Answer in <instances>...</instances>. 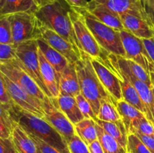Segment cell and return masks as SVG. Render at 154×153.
Returning <instances> with one entry per match:
<instances>
[{
  "mask_svg": "<svg viewBox=\"0 0 154 153\" xmlns=\"http://www.w3.org/2000/svg\"><path fill=\"white\" fill-rule=\"evenodd\" d=\"M9 112L14 121L27 133L37 136L61 152L70 153L66 140L45 118L30 113L14 104Z\"/></svg>",
  "mask_w": 154,
  "mask_h": 153,
  "instance_id": "1",
  "label": "cell"
},
{
  "mask_svg": "<svg viewBox=\"0 0 154 153\" xmlns=\"http://www.w3.org/2000/svg\"><path fill=\"white\" fill-rule=\"evenodd\" d=\"M70 10L71 6L65 0H56L54 2L38 9L35 14L44 26L64 38L78 52H81L69 15Z\"/></svg>",
  "mask_w": 154,
  "mask_h": 153,
  "instance_id": "2",
  "label": "cell"
},
{
  "mask_svg": "<svg viewBox=\"0 0 154 153\" xmlns=\"http://www.w3.org/2000/svg\"><path fill=\"white\" fill-rule=\"evenodd\" d=\"M75 64L81 94L90 102L97 116L102 100L110 98L112 96L110 95L99 80L88 54L81 51V58Z\"/></svg>",
  "mask_w": 154,
  "mask_h": 153,
  "instance_id": "3",
  "label": "cell"
},
{
  "mask_svg": "<svg viewBox=\"0 0 154 153\" xmlns=\"http://www.w3.org/2000/svg\"><path fill=\"white\" fill-rule=\"evenodd\" d=\"M72 8L84 16L86 25L102 49L108 53L126 57L119 31L100 22L86 8Z\"/></svg>",
  "mask_w": 154,
  "mask_h": 153,
  "instance_id": "4",
  "label": "cell"
},
{
  "mask_svg": "<svg viewBox=\"0 0 154 153\" xmlns=\"http://www.w3.org/2000/svg\"><path fill=\"white\" fill-rule=\"evenodd\" d=\"M69 15L73 24L75 34L81 46V51L85 52L90 57L101 62L108 66L109 68L115 71V69L114 68L108 58L109 53L102 49L96 41L94 36L86 25L84 16L72 7L69 11Z\"/></svg>",
  "mask_w": 154,
  "mask_h": 153,
  "instance_id": "5",
  "label": "cell"
},
{
  "mask_svg": "<svg viewBox=\"0 0 154 153\" xmlns=\"http://www.w3.org/2000/svg\"><path fill=\"white\" fill-rule=\"evenodd\" d=\"M8 16L14 45L42 38V22L35 13L20 12Z\"/></svg>",
  "mask_w": 154,
  "mask_h": 153,
  "instance_id": "6",
  "label": "cell"
},
{
  "mask_svg": "<svg viewBox=\"0 0 154 153\" xmlns=\"http://www.w3.org/2000/svg\"><path fill=\"white\" fill-rule=\"evenodd\" d=\"M14 46L17 58L21 63L24 70L34 80L43 92L48 97L51 98V93L47 88L41 74L37 40H29Z\"/></svg>",
  "mask_w": 154,
  "mask_h": 153,
  "instance_id": "7",
  "label": "cell"
},
{
  "mask_svg": "<svg viewBox=\"0 0 154 153\" xmlns=\"http://www.w3.org/2000/svg\"><path fill=\"white\" fill-rule=\"evenodd\" d=\"M0 71L26 90L29 94L34 96L42 102L48 97L34 80L24 70L17 58L0 61Z\"/></svg>",
  "mask_w": 154,
  "mask_h": 153,
  "instance_id": "8",
  "label": "cell"
},
{
  "mask_svg": "<svg viewBox=\"0 0 154 153\" xmlns=\"http://www.w3.org/2000/svg\"><path fill=\"white\" fill-rule=\"evenodd\" d=\"M119 32L126 52V58L138 63L147 73L154 71V63L144 46L142 39L136 37L126 29L119 31Z\"/></svg>",
  "mask_w": 154,
  "mask_h": 153,
  "instance_id": "9",
  "label": "cell"
},
{
  "mask_svg": "<svg viewBox=\"0 0 154 153\" xmlns=\"http://www.w3.org/2000/svg\"><path fill=\"white\" fill-rule=\"evenodd\" d=\"M3 76L5 81L8 91L14 104L21 109L29 112L30 113L44 118L45 112L42 106V102L34 96L29 94L26 90L9 79L4 74Z\"/></svg>",
  "mask_w": 154,
  "mask_h": 153,
  "instance_id": "10",
  "label": "cell"
},
{
  "mask_svg": "<svg viewBox=\"0 0 154 153\" xmlns=\"http://www.w3.org/2000/svg\"><path fill=\"white\" fill-rule=\"evenodd\" d=\"M45 117L44 118L62 135L67 142L75 134V125L66 115L54 105L51 98L47 97L42 102Z\"/></svg>",
  "mask_w": 154,
  "mask_h": 153,
  "instance_id": "11",
  "label": "cell"
},
{
  "mask_svg": "<svg viewBox=\"0 0 154 153\" xmlns=\"http://www.w3.org/2000/svg\"><path fill=\"white\" fill-rule=\"evenodd\" d=\"M124 29L141 39L154 37V26L150 16L144 17L138 14L125 13L120 15Z\"/></svg>",
  "mask_w": 154,
  "mask_h": 153,
  "instance_id": "12",
  "label": "cell"
},
{
  "mask_svg": "<svg viewBox=\"0 0 154 153\" xmlns=\"http://www.w3.org/2000/svg\"><path fill=\"white\" fill-rule=\"evenodd\" d=\"M90 60L99 80L110 95L112 96L117 101L123 100L120 79L116 71L92 57H90Z\"/></svg>",
  "mask_w": 154,
  "mask_h": 153,
  "instance_id": "13",
  "label": "cell"
},
{
  "mask_svg": "<svg viewBox=\"0 0 154 153\" xmlns=\"http://www.w3.org/2000/svg\"><path fill=\"white\" fill-rule=\"evenodd\" d=\"M42 38L46 40L53 48L61 53L69 63L75 64L81 58V52L66 39L53 30L46 28L42 24Z\"/></svg>",
  "mask_w": 154,
  "mask_h": 153,
  "instance_id": "14",
  "label": "cell"
},
{
  "mask_svg": "<svg viewBox=\"0 0 154 153\" xmlns=\"http://www.w3.org/2000/svg\"><path fill=\"white\" fill-rule=\"evenodd\" d=\"M95 3L102 4L118 15L125 13L138 14L149 17L143 0H92Z\"/></svg>",
  "mask_w": 154,
  "mask_h": 153,
  "instance_id": "15",
  "label": "cell"
},
{
  "mask_svg": "<svg viewBox=\"0 0 154 153\" xmlns=\"http://www.w3.org/2000/svg\"><path fill=\"white\" fill-rule=\"evenodd\" d=\"M108 58L114 68L119 69L126 74L132 75L137 79L145 82L149 86H152L150 74L133 60L111 53L108 54Z\"/></svg>",
  "mask_w": 154,
  "mask_h": 153,
  "instance_id": "16",
  "label": "cell"
},
{
  "mask_svg": "<svg viewBox=\"0 0 154 153\" xmlns=\"http://www.w3.org/2000/svg\"><path fill=\"white\" fill-rule=\"evenodd\" d=\"M60 94H67L75 97L81 93L75 64L69 63L59 74Z\"/></svg>",
  "mask_w": 154,
  "mask_h": 153,
  "instance_id": "17",
  "label": "cell"
},
{
  "mask_svg": "<svg viewBox=\"0 0 154 153\" xmlns=\"http://www.w3.org/2000/svg\"><path fill=\"white\" fill-rule=\"evenodd\" d=\"M86 9L100 22H103L104 24L111 27L117 31L124 29L120 15L113 12L105 6L95 3L91 0L89 2L88 7Z\"/></svg>",
  "mask_w": 154,
  "mask_h": 153,
  "instance_id": "18",
  "label": "cell"
},
{
  "mask_svg": "<svg viewBox=\"0 0 154 153\" xmlns=\"http://www.w3.org/2000/svg\"><path fill=\"white\" fill-rule=\"evenodd\" d=\"M51 99L54 105L67 116L74 125L84 118L74 96L60 94L58 97L51 98Z\"/></svg>",
  "mask_w": 154,
  "mask_h": 153,
  "instance_id": "19",
  "label": "cell"
},
{
  "mask_svg": "<svg viewBox=\"0 0 154 153\" xmlns=\"http://www.w3.org/2000/svg\"><path fill=\"white\" fill-rule=\"evenodd\" d=\"M38 58L40 63V70L42 79L47 88L51 93V98H57L60 95L59 74L54 68L45 58L38 49Z\"/></svg>",
  "mask_w": 154,
  "mask_h": 153,
  "instance_id": "20",
  "label": "cell"
},
{
  "mask_svg": "<svg viewBox=\"0 0 154 153\" xmlns=\"http://www.w3.org/2000/svg\"><path fill=\"white\" fill-rule=\"evenodd\" d=\"M115 69V68H114ZM116 74L120 79V86H121L122 94H123V100H126L129 104H132L135 108L141 111L147 117V110L145 106L138 94L136 88L133 86L132 83L126 79V76L121 73L119 70L115 69Z\"/></svg>",
  "mask_w": 154,
  "mask_h": 153,
  "instance_id": "21",
  "label": "cell"
},
{
  "mask_svg": "<svg viewBox=\"0 0 154 153\" xmlns=\"http://www.w3.org/2000/svg\"><path fill=\"white\" fill-rule=\"evenodd\" d=\"M11 139L17 153H38L35 142L20 124H17L12 130Z\"/></svg>",
  "mask_w": 154,
  "mask_h": 153,
  "instance_id": "22",
  "label": "cell"
},
{
  "mask_svg": "<svg viewBox=\"0 0 154 153\" xmlns=\"http://www.w3.org/2000/svg\"><path fill=\"white\" fill-rule=\"evenodd\" d=\"M117 108L128 134L132 133L137 122L145 116L143 112L124 100L117 102Z\"/></svg>",
  "mask_w": 154,
  "mask_h": 153,
  "instance_id": "23",
  "label": "cell"
},
{
  "mask_svg": "<svg viewBox=\"0 0 154 153\" xmlns=\"http://www.w3.org/2000/svg\"><path fill=\"white\" fill-rule=\"evenodd\" d=\"M38 9L34 0H0V16L20 12L35 13Z\"/></svg>",
  "mask_w": 154,
  "mask_h": 153,
  "instance_id": "24",
  "label": "cell"
},
{
  "mask_svg": "<svg viewBox=\"0 0 154 153\" xmlns=\"http://www.w3.org/2000/svg\"><path fill=\"white\" fill-rule=\"evenodd\" d=\"M37 44L38 49L45 58L54 68L59 74L67 66L69 62L43 38L38 39Z\"/></svg>",
  "mask_w": 154,
  "mask_h": 153,
  "instance_id": "25",
  "label": "cell"
},
{
  "mask_svg": "<svg viewBox=\"0 0 154 153\" xmlns=\"http://www.w3.org/2000/svg\"><path fill=\"white\" fill-rule=\"evenodd\" d=\"M96 122L127 150L128 133L122 120L119 122H105L97 118Z\"/></svg>",
  "mask_w": 154,
  "mask_h": 153,
  "instance_id": "26",
  "label": "cell"
},
{
  "mask_svg": "<svg viewBox=\"0 0 154 153\" xmlns=\"http://www.w3.org/2000/svg\"><path fill=\"white\" fill-rule=\"evenodd\" d=\"M75 128L78 136L87 146L98 139L96 122L93 118H84L75 124Z\"/></svg>",
  "mask_w": 154,
  "mask_h": 153,
  "instance_id": "27",
  "label": "cell"
},
{
  "mask_svg": "<svg viewBox=\"0 0 154 153\" xmlns=\"http://www.w3.org/2000/svg\"><path fill=\"white\" fill-rule=\"evenodd\" d=\"M117 100L113 97L102 100L97 118L105 122H119L122 118L117 108Z\"/></svg>",
  "mask_w": 154,
  "mask_h": 153,
  "instance_id": "28",
  "label": "cell"
},
{
  "mask_svg": "<svg viewBox=\"0 0 154 153\" xmlns=\"http://www.w3.org/2000/svg\"><path fill=\"white\" fill-rule=\"evenodd\" d=\"M98 140L102 145L105 153H128L117 140L108 134L102 127L96 123Z\"/></svg>",
  "mask_w": 154,
  "mask_h": 153,
  "instance_id": "29",
  "label": "cell"
},
{
  "mask_svg": "<svg viewBox=\"0 0 154 153\" xmlns=\"http://www.w3.org/2000/svg\"><path fill=\"white\" fill-rule=\"evenodd\" d=\"M128 153H151L145 144L135 134H128L127 138Z\"/></svg>",
  "mask_w": 154,
  "mask_h": 153,
  "instance_id": "30",
  "label": "cell"
},
{
  "mask_svg": "<svg viewBox=\"0 0 154 153\" xmlns=\"http://www.w3.org/2000/svg\"><path fill=\"white\" fill-rule=\"evenodd\" d=\"M75 98L77 101V104H78V106H79L80 110L82 112L84 118H93V120L96 121V119H97V116L95 113L94 110H93V107H92V105L87 100V98L82 94H81V93L79 94H78V95L75 96Z\"/></svg>",
  "mask_w": 154,
  "mask_h": 153,
  "instance_id": "31",
  "label": "cell"
},
{
  "mask_svg": "<svg viewBox=\"0 0 154 153\" xmlns=\"http://www.w3.org/2000/svg\"><path fill=\"white\" fill-rule=\"evenodd\" d=\"M0 43L13 44L11 28L8 16H0Z\"/></svg>",
  "mask_w": 154,
  "mask_h": 153,
  "instance_id": "32",
  "label": "cell"
},
{
  "mask_svg": "<svg viewBox=\"0 0 154 153\" xmlns=\"http://www.w3.org/2000/svg\"><path fill=\"white\" fill-rule=\"evenodd\" d=\"M67 145L70 153H90L88 146L77 134L67 141Z\"/></svg>",
  "mask_w": 154,
  "mask_h": 153,
  "instance_id": "33",
  "label": "cell"
},
{
  "mask_svg": "<svg viewBox=\"0 0 154 153\" xmlns=\"http://www.w3.org/2000/svg\"><path fill=\"white\" fill-rule=\"evenodd\" d=\"M139 133L141 134L154 136V125L149 121L147 117L144 116L137 122L132 134Z\"/></svg>",
  "mask_w": 154,
  "mask_h": 153,
  "instance_id": "34",
  "label": "cell"
},
{
  "mask_svg": "<svg viewBox=\"0 0 154 153\" xmlns=\"http://www.w3.org/2000/svg\"><path fill=\"white\" fill-rule=\"evenodd\" d=\"M14 102L12 101L11 98L8 91L3 74L0 71V105L6 106L10 110Z\"/></svg>",
  "mask_w": 154,
  "mask_h": 153,
  "instance_id": "35",
  "label": "cell"
},
{
  "mask_svg": "<svg viewBox=\"0 0 154 153\" xmlns=\"http://www.w3.org/2000/svg\"><path fill=\"white\" fill-rule=\"evenodd\" d=\"M14 58H17L14 45L0 43V61H7Z\"/></svg>",
  "mask_w": 154,
  "mask_h": 153,
  "instance_id": "36",
  "label": "cell"
},
{
  "mask_svg": "<svg viewBox=\"0 0 154 153\" xmlns=\"http://www.w3.org/2000/svg\"><path fill=\"white\" fill-rule=\"evenodd\" d=\"M29 134L32 138V140L35 142L36 146H37L38 153H63L59 151V150H57V148L48 145V143L44 142L43 140H42L39 138H38L37 136H34L32 134Z\"/></svg>",
  "mask_w": 154,
  "mask_h": 153,
  "instance_id": "37",
  "label": "cell"
},
{
  "mask_svg": "<svg viewBox=\"0 0 154 153\" xmlns=\"http://www.w3.org/2000/svg\"><path fill=\"white\" fill-rule=\"evenodd\" d=\"M0 121L8 126L11 130L17 124L11 116L8 108L2 105H0Z\"/></svg>",
  "mask_w": 154,
  "mask_h": 153,
  "instance_id": "38",
  "label": "cell"
},
{
  "mask_svg": "<svg viewBox=\"0 0 154 153\" xmlns=\"http://www.w3.org/2000/svg\"><path fill=\"white\" fill-rule=\"evenodd\" d=\"M0 153H17L11 137H0Z\"/></svg>",
  "mask_w": 154,
  "mask_h": 153,
  "instance_id": "39",
  "label": "cell"
},
{
  "mask_svg": "<svg viewBox=\"0 0 154 153\" xmlns=\"http://www.w3.org/2000/svg\"><path fill=\"white\" fill-rule=\"evenodd\" d=\"M135 134L145 144L151 153H154V136H148V135L141 134L139 133H135Z\"/></svg>",
  "mask_w": 154,
  "mask_h": 153,
  "instance_id": "40",
  "label": "cell"
},
{
  "mask_svg": "<svg viewBox=\"0 0 154 153\" xmlns=\"http://www.w3.org/2000/svg\"><path fill=\"white\" fill-rule=\"evenodd\" d=\"M142 41L152 61L154 63V37L151 38L142 39Z\"/></svg>",
  "mask_w": 154,
  "mask_h": 153,
  "instance_id": "41",
  "label": "cell"
},
{
  "mask_svg": "<svg viewBox=\"0 0 154 153\" xmlns=\"http://www.w3.org/2000/svg\"><path fill=\"white\" fill-rule=\"evenodd\" d=\"M71 7L73 8H87L88 7L89 2L87 0H65Z\"/></svg>",
  "mask_w": 154,
  "mask_h": 153,
  "instance_id": "42",
  "label": "cell"
},
{
  "mask_svg": "<svg viewBox=\"0 0 154 153\" xmlns=\"http://www.w3.org/2000/svg\"><path fill=\"white\" fill-rule=\"evenodd\" d=\"M90 153H105L99 140H96L88 146Z\"/></svg>",
  "mask_w": 154,
  "mask_h": 153,
  "instance_id": "43",
  "label": "cell"
},
{
  "mask_svg": "<svg viewBox=\"0 0 154 153\" xmlns=\"http://www.w3.org/2000/svg\"><path fill=\"white\" fill-rule=\"evenodd\" d=\"M11 133L12 130L0 121V137L10 138L11 137Z\"/></svg>",
  "mask_w": 154,
  "mask_h": 153,
  "instance_id": "44",
  "label": "cell"
},
{
  "mask_svg": "<svg viewBox=\"0 0 154 153\" xmlns=\"http://www.w3.org/2000/svg\"><path fill=\"white\" fill-rule=\"evenodd\" d=\"M34 1L35 2L36 4L38 5V8H40L44 7V6L48 5V4L54 2L56 0H34Z\"/></svg>",
  "mask_w": 154,
  "mask_h": 153,
  "instance_id": "45",
  "label": "cell"
},
{
  "mask_svg": "<svg viewBox=\"0 0 154 153\" xmlns=\"http://www.w3.org/2000/svg\"><path fill=\"white\" fill-rule=\"evenodd\" d=\"M146 9L154 12V0H143Z\"/></svg>",
  "mask_w": 154,
  "mask_h": 153,
  "instance_id": "46",
  "label": "cell"
},
{
  "mask_svg": "<svg viewBox=\"0 0 154 153\" xmlns=\"http://www.w3.org/2000/svg\"><path fill=\"white\" fill-rule=\"evenodd\" d=\"M147 12H148L149 16H150V19H151L152 22H153V26H154V12L151 11V10H147Z\"/></svg>",
  "mask_w": 154,
  "mask_h": 153,
  "instance_id": "47",
  "label": "cell"
},
{
  "mask_svg": "<svg viewBox=\"0 0 154 153\" xmlns=\"http://www.w3.org/2000/svg\"><path fill=\"white\" fill-rule=\"evenodd\" d=\"M150 80H151V84L154 88V71L150 72Z\"/></svg>",
  "mask_w": 154,
  "mask_h": 153,
  "instance_id": "48",
  "label": "cell"
},
{
  "mask_svg": "<svg viewBox=\"0 0 154 153\" xmlns=\"http://www.w3.org/2000/svg\"><path fill=\"white\" fill-rule=\"evenodd\" d=\"M152 92H153V98H154V88L153 87V86H152Z\"/></svg>",
  "mask_w": 154,
  "mask_h": 153,
  "instance_id": "49",
  "label": "cell"
}]
</instances>
